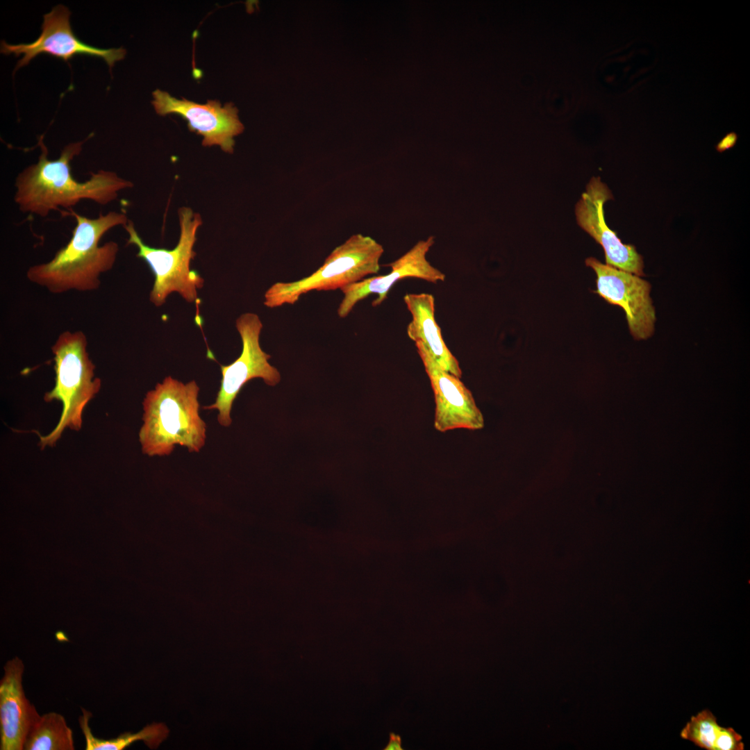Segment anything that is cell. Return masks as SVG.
<instances>
[{"label": "cell", "instance_id": "d6986e66", "mask_svg": "<svg viewBox=\"0 0 750 750\" xmlns=\"http://www.w3.org/2000/svg\"><path fill=\"white\" fill-rule=\"evenodd\" d=\"M401 737L394 732L389 734V741L383 750H403Z\"/></svg>", "mask_w": 750, "mask_h": 750}, {"label": "cell", "instance_id": "ba28073f", "mask_svg": "<svg viewBox=\"0 0 750 750\" xmlns=\"http://www.w3.org/2000/svg\"><path fill=\"white\" fill-rule=\"evenodd\" d=\"M70 11L62 4L57 5L43 16L41 33L33 42L28 44H10L1 42V53L24 56L17 62L15 71L27 65L39 54H49L67 62L76 55L99 57L108 65L110 70L117 61L122 60L126 50L122 48L101 49L80 40L74 33L70 25Z\"/></svg>", "mask_w": 750, "mask_h": 750}, {"label": "cell", "instance_id": "2e32d148", "mask_svg": "<svg viewBox=\"0 0 750 750\" xmlns=\"http://www.w3.org/2000/svg\"><path fill=\"white\" fill-rule=\"evenodd\" d=\"M681 738L706 750H743L742 737L731 727L719 725L714 714L704 709L691 717Z\"/></svg>", "mask_w": 750, "mask_h": 750}, {"label": "cell", "instance_id": "4fadbf2b", "mask_svg": "<svg viewBox=\"0 0 750 750\" xmlns=\"http://www.w3.org/2000/svg\"><path fill=\"white\" fill-rule=\"evenodd\" d=\"M434 242L433 236L417 242L400 258L388 265L391 268L388 274L365 278L340 289L344 297L337 310L339 317L345 318L358 302L372 294L378 295L372 301V306H379L387 298L394 284L401 279L417 278L433 283L444 281L445 274L426 258Z\"/></svg>", "mask_w": 750, "mask_h": 750}, {"label": "cell", "instance_id": "7c38bea8", "mask_svg": "<svg viewBox=\"0 0 750 750\" xmlns=\"http://www.w3.org/2000/svg\"><path fill=\"white\" fill-rule=\"evenodd\" d=\"M612 199L600 177H592L575 207L577 224L603 247L606 265L642 276V256L633 245L622 243L606 223L603 206Z\"/></svg>", "mask_w": 750, "mask_h": 750}, {"label": "cell", "instance_id": "7a4b0ae2", "mask_svg": "<svg viewBox=\"0 0 750 750\" xmlns=\"http://www.w3.org/2000/svg\"><path fill=\"white\" fill-rule=\"evenodd\" d=\"M63 214L76 219L71 239L51 260L30 267L26 277L53 294L97 290L101 274L112 268L119 251L117 242L109 241L99 245L100 240L111 228L126 225L127 217L123 212L110 211L88 218L72 209Z\"/></svg>", "mask_w": 750, "mask_h": 750}, {"label": "cell", "instance_id": "8992f818", "mask_svg": "<svg viewBox=\"0 0 750 750\" xmlns=\"http://www.w3.org/2000/svg\"><path fill=\"white\" fill-rule=\"evenodd\" d=\"M383 246L369 236L354 234L332 251L310 275L292 282H277L265 293L264 305L274 308L294 304L310 291L342 289L380 270Z\"/></svg>", "mask_w": 750, "mask_h": 750}, {"label": "cell", "instance_id": "8fae6325", "mask_svg": "<svg viewBox=\"0 0 750 750\" xmlns=\"http://www.w3.org/2000/svg\"><path fill=\"white\" fill-rule=\"evenodd\" d=\"M415 346L434 394L435 428L440 432L482 428L483 417L469 390L460 378L444 370L421 342H415Z\"/></svg>", "mask_w": 750, "mask_h": 750}, {"label": "cell", "instance_id": "9a60e30c", "mask_svg": "<svg viewBox=\"0 0 750 750\" xmlns=\"http://www.w3.org/2000/svg\"><path fill=\"white\" fill-rule=\"evenodd\" d=\"M403 301L412 315L406 330L409 338L421 342L444 370L460 378L459 362L447 347L435 321L434 297L428 293H408Z\"/></svg>", "mask_w": 750, "mask_h": 750}, {"label": "cell", "instance_id": "30bf717a", "mask_svg": "<svg viewBox=\"0 0 750 750\" xmlns=\"http://www.w3.org/2000/svg\"><path fill=\"white\" fill-rule=\"evenodd\" d=\"M152 104L157 114H177L187 122L189 129L203 137L204 147L218 145L229 153L233 152L234 137L243 132L244 126L232 103L224 104L209 100L205 104L183 98L177 99L167 92L156 90Z\"/></svg>", "mask_w": 750, "mask_h": 750}, {"label": "cell", "instance_id": "3957f363", "mask_svg": "<svg viewBox=\"0 0 750 750\" xmlns=\"http://www.w3.org/2000/svg\"><path fill=\"white\" fill-rule=\"evenodd\" d=\"M199 387L165 377L149 390L142 401L143 424L139 440L143 453L169 456L175 446L199 452L205 445L206 424L199 415Z\"/></svg>", "mask_w": 750, "mask_h": 750}, {"label": "cell", "instance_id": "9c48e42d", "mask_svg": "<svg viewBox=\"0 0 750 750\" xmlns=\"http://www.w3.org/2000/svg\"><path fill=\"white\" fill-rule=\"evenodd\" d=\"M597 275L594 291L612 305L623 308L631 334L635 340L650 338L656 312L650 297L651 284L640 276L603 264L595 258L585 260Z\"/></svg>", "mask_w": 750, "mask_h": 750}, {"label": "cell", "instance_id": "277c9868", "mask_svg": "<svg viewBox=\"0 0 750 750\" xmlns=\"http://www.w3.org/2000/svg\"><path fill=\"white\" fill-rule=\"evenodd\" d=\"M88 340L82 331H64L51 347L54 357L55 385L44 399L60 401V419L48 435L40 436L42 448L53 446L66 428L80 430L82 415L88 403L99 392L101 381L94 378L95 366L87 351Z\"/></svg>", "mask_w": 750, "mask_h": 750}, {"label": "cell", "instance_id": "6da1fadb", "mask_svg": "<svg viewBox=\"0 0 750 750\" xmlns=\"http://www.w3.org/2000/svg\"><path fill=\"white\" fill-rule=\"evenodd\" d=\"M92 135L68 144L53 160L48 158L44 135L38 137L41 149L38 161L22 170L15 178L14 201L22 212L44 217L53 210H70L83 199L106 205L117 199L119 191L133 187L131 181L109 170L91 173L90 178L83 182L74 178L71 161L81 153L84 142Z\"/></svg>", "mask_w": 750, "mask_h": 750}, {"label": "cell", "instance_id": "ac0fdd59", "mask_svg": "<svg viewBox=\"0 0 750 750\" xmlns=\"http://www.w3.org/2000/svg\"><path fill=\"white\" fill-rule=\"evenodd\" d=\"M73 732L65 718L50 712L40 715L29 730L23 750H74Z\"/></svg>", "mask_w": 750, "mask_h": 750}, {"label": "cell", "instance_id": "e0dca14e", "mask_svg": "<svg viewBox=\"0 0 750 750\" xmlns=\"http://www.w3.org/2000/svg\"><path fill=\"white\" fill-rule=\"evenodd\" d=\"M81 710L83 715L79 717L78 722L85 740L86 750H122L138 741H142L149 748L156 749L169 733L165 724L153 722L137 733L125 732L108 740L98 738L92 734L89 725L92 713L84 708Z\"/></svg>", "mask_w": 750, "mask_h": 750}, {"label": "cell", "instance_id": "5b68a950", "mask_svg": "<svg viewBox=\"0 0 750 750\" xmlns=\"http://www.w3.org/2000/svg\"><path fill=\"white\" fill-rule=\"evenodd\" d=\"M178 214L180 236L176 246L172 249L147 245L131 220L124 226L128 234L127 244L138 247L137 257L147 263L154 276L149 300L156 306L163 305L167 297L174 292L188 302H197V291L204 284L199 272L190 268L196 256L193 248L202 224L201 217L188 207L179 208Z\"/></svg>", "mask_w": 750, "mask_h": 750}, {"label": "cell", "instance_id": "5bb4252c", "mask_svg": "<svg viewBox=\"0 0 750 750\" xmlns=\"http://www.w3.org/2000/svg\"><path fill=\"white\" fill-rule=\"evenodd\" d=\"M24 664L15 656L3 666L0 680V749L23 750L26 737L40 715L26 698L22 677Z\"/></svg>", "mask_w": 750, "mask_h": 750}, {"label": "cell", "instance_id": "52a82bcc", "mask_svg": "<svg viewBox=\"0 0 750 750\" xmlns=\"http://www.w3.org/2000/svg\"><path fill=\"white\" fill-rule=\"evenodd\" d=\"M235 325L242 340V352L231 364L220 365L222 379L215 401L203 407L205 410H217V421L224 427L231 424L233 401L249 381L260 378L269 386H275L281 381L278 370L268 361L271 356L260 345V335L263 326L258 315L253 312L244 313L237 319Z\"/></svg>", "mask_w": 750, "mask_h": 750}]
</instances>
